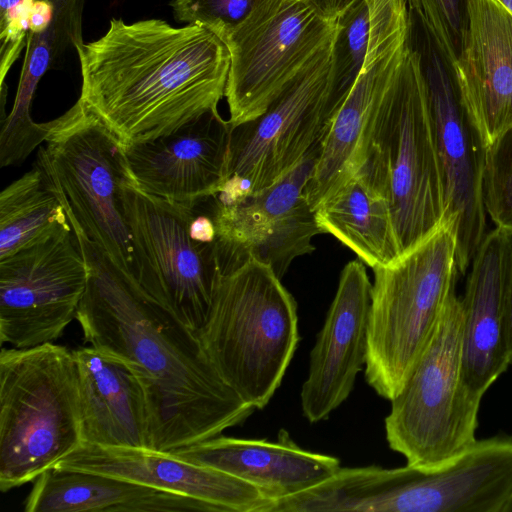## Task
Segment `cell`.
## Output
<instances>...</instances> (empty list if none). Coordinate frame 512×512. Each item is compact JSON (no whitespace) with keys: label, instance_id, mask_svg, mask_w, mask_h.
Masks as SVG:
<instances>
[{"label":"cell","instance_id":"cell-30","mask_svg":"<svg viewBox=\"0 0 512 512\" xmlns=\"http://www.w3.org/2000/svg\"><path fill=\"white\" fill-rule=\"evenodd\" d=\"M483 202L495 226L512 233V126L487 147Z\"/></svg>","mask_w":512,"mask_h":512},{"label":"cell","instance_id":"cell-29","mask_svg":"<svg viewBox=\"0 0 512 512\" xmlns=\"http://www.w3.org/2000/svg\"><path fill=\"white\" fill-rule=\"evenodd\" d=\"M423 31L452 67L457 62L468 28L469 0H408Z\"/></svg>","mask_w":512,"mask_h":512},{"label":"cell","instance_id":"cell-24","mask_svg":"<svg viewBox=\"0 0 512 512\" xmlns=\"http://www.w3.org/2000/svg\"><path fill=\"white\" fill-rule=\"evenodd\" d=\"M26 512H217L188 496L115 477L51 467L40 474L26 501Z\"/></svg>","mask_w":512,"mask_h":512},{"label":"cell","instance_id":"cell-10","mask_svg":"<svg viewBox=\"0 0 512 512\" xmlns=\"http://www.w3.org/2000/svg\"><path fill=\"white\" fill-rule=\"evenodd\" d=\"M333 43L262 115L232 127L219 195L264 189L321 146L343 103L334 89Z\"/></svg>","mask_w":512,"mask_h":512},{"label":"cell","instance_id":"cell-7","mask_svg":"<svg viewBox=\"0 0 512 512\" xmlns=\"http://www.w3.org/2000/svg\"><path fill=\"white\" fill-rule=\"evenodd\" d=\"M44 143L36 161L52 178L71 226L133 274V245L122 201L124 183L132 176L120 138L78 99L49 121Z\"/></svg>","mask_w":512,"mask_h":512},{"label":"cell","instance_id":"cell-17","mask_svg":"<svg viewBox=\"0 0 512 512\" xmlns=\"http://www.w3.org/2000/svg\"><path fill=\"white\" fill-rule=\"evenodd\" d=\"M231 129L214 110L171 134L124 145L131 176L150 195L194 207L227 181Z\"/></svg>","mask_w":512,"mask_h":512},{"label":"cell","instance_id":"cell-4","mask_svg":"<svg viewBox=\"0 0 512 512\" xmlns=\"http://www.w3.org/2000/svg\"><path fill=\"white\" fill-rule=\"evenodd\" d=\"M197 333L222 379L246 403L263 409L298 345L297 304L274 270L250 257L220 266Z\"/></svg>","mask_w":512,"mask_h":512},{"label":"cell","instance_id":"cell-9","mask_svg":"<svg viewBox=\"0 0 512 512\" xmlns=\"http://www.w3.org/2000/svg\"><path fill=\"white\" fill-rule=\"evenodd\" d=\"M338 21L298 0H260L237 25L218 31L228 48L225 89L232 127L262 115L333 43Z\"/></svg>","mask_w":512,"mask_h":512},{"label":"cell","instance_id":"cell-5","mask_svg":"<svg viewBox=\"0 0 512 512\" xmlns=\"http://www.w3.org/2000/svg\"><path fill=\"white\" fill-rule=\"evenodd\" d=\"M83 443L73 350L52 343L0 352V490L34 481Z\"/></svg>","mask_w":512,"mask_h":512},{"label":"cell","instance_id":"cell-12","mask_svg":"<svg viewBox=\"0 0 512 512\" xmlns=\"http://www.w3.org/2000/svg\"><path fill=\"white\" fill-rule=\"evenodd\" d=\"M319 150L264 189L204 201L215 226L221 266L251 257L269 265L281 279L296 258L315 250L312 239L323 231L306 187Z\"/></svg>","mask_w":512,"mask_h":512},{"label":"cell","instance_id":"cell-25","mask_svg":"<svg viewBox=\"0 0 512 512\" xmlns=\"http://www.w3.org/2000/svg\"><path fill=\"white\" fill-rule=\"evenodd\" d=\"M317 223L372 269L400 257L391 211L385 198L356 173L315 209Z\"/></svg>","mask_w":512,"mask_h":512},{"label":"cell","instance_id":"cell-27","mask_svg":"<svg viewBox=\"0 0 512 512\" xmlns=\"http://www.w3.org/2000/svg\"><path fill=\"white\" fill-rule=\"evenodd\" d=\"M48 29L28 32L27 52L15 101L1 126L0 162L4 166L21 164L48 135V123L35 122L30 105L36 86L50 61Z\"/></svg>","mask_w":512,"mask_h":512},{"label":"cell","instance_id":"cell-35","mask_svg":"<svg viewBox=\"0 0 512 512\" xmlns=\"http://www.w3.org/2000/svg\"><path fill=\"white\" fill-rule=\"evenodd\" d=\"M53 5L49 0H36L30 15L29 32L41 33L46 31L52 21Z\"/></svg>","mask_w":512,"mask_h":512},{"label":"cell","instance_id":"cell-37","mask_svg":"<svg viewBox=\"0 0 512 512\" xmlns=\"http://www.w3.org/2000/svg\"><path fill=\"white\" fill-rule=\"evenodd\" d=\"M503 512H512V493H511L506 505L503 508Z\"/></svg>","mask_w":512,"mask_h":512},{"label":"cell","instance_id":"cell-14","mask_svg":"<svg viewBox=\"0 0 512 512\" xmlns=\"http://www.w3.org/2000/svg\"><path fill=\"white\" fill-rule=\"evenodd\" d=\"M87 280L72 228L0 259L1 344L29 348L58 339L76 318Z\"/></svg>","mask_w":512,"mask_h":512},{"label":"cell","instance_id":"cell-15","mask_svg":"<svg viewBox=\"0 0 512 512\" xmlns=\"http://www.w3.org/2000/svg\"><path fill=\"white\" fill-rule=\"evenodd\" d=\"M366 57L350 92L322 140L306 197L313 210L357 171L362 135L371 111L397 74L410 44L407 0H368Z\"/></svg>","mask_w":512,"mask_h":512},{"label":"cell","instance_id":"cell-1","mask_svg":"<svg viewBox=\"0 0 512 512\" xmlns=\"http://www.w3.org/2000/svg\"><path fill=\"white\" fill-rule=\"evenodd\" d=\"M88 280L76 319L86 343L127 363L147 398L150 449L214 438L255 410L220 376L197 331L162 294L142 287L77 227Z\"/></svg>","mask_w":512,"mask_h":512},{"label":"cell","instance_id":"cell-21","mask_svg":"<svg viewBox=\"0 0 512 512\" xmlns=\"http://www.w3.org/2000/svg\"><path fill=\"white\" fill-rule=\"evenodd\" d=\"M169 453L242 479L274 503L320 484L341 468L338 458L302 449L285 430L277 441L218 435Z\"/></svg>","mask_w":512,"mask_h":512},{"label":"cell","instance_id":"cell-33","mask_svg":"<svg viewBox=\"0 0 512 512\" xmlns=\"http://www.w3.org/2000/svg\"><path fill=\"white\" fill-rule=\"evenodd\" d=\"M509 233L503 282V322L509 363L512 365V233Z\"/></svg>","mask_w":512,"mask_h":512},{"label":"cell","instance_id":"cell-20","mask_svg":"<svg viewBox=\"0 0 512 512\" xmlns=\"http://www.w3.org/2000/svg\"><path fill=\"white\" fill-rule=\"evenodd\" d=\"M468 16L451 70L488 147L512 126V14L497 0H469Z\"/></svg>","mask_w":512,"mask_h":512},{"label":"cell","instance_id":"cell-34","mask_svg":"<svg viewBox=\"0 0 512 512\" xmlns=\"http://www.w3.org/2000/svg\"><path fill=\"white\" fill-rule=\"evenodd\" d=\"M328 21H338L359 0H298Z\"/></svg>","mask_w":512,"mask_h":512},{"label":"cell","instance_id":"cell-18","mask_svg":"<svg viewBox=\"0 0 512 512\" xmlns=\"http://www.w3.org/2000/svg\"><path fill=\"white\" fill-rule=\"evenodd\" d=\"M371 289L361 260L344 266L300 392L302 412L310 423L327 419L349 397L366 364Z\"/></svg>","mask_w":512,"mask_h":512},{"label":"cell","instance_id":"cell-26","mask_svg":"<svg viewBox=\"0 0 512 512\" xmlns=\"http://www.w3.org/2000/svg\"><path fill=\"white\" fill-rule=\"evenodd\" d=\"M71 228L52 178L37 161L1 191L0 259Z\"/></svg>","mask_w":512,"mask_h":512},{"label":"cell","instance_id":"cell-2","mask_svg":"<svg viewBox=\"0 0 512 512\" xmlns=\"http://www.w3.org/2000/svg\"><path fill=\"white\" fill-rule=\"evenodd\" d=\"M81 69L79 99L124 145L151 141L218 110L230 56L200 23L114 18L105 34L73 41Z\"/></svg>","mask_w":512,"mask_h":512},{"label":"cell","instance_id":"cell-16","mask_svg":"<svg viewBox=\"0 0 512 512\" xmlns=\"http://www.w3.org/2000/svg\"><path fill=\"white\" fill-rule=\"evenodd\" d=\"M512 493V434L476 440L432 469H384L374 503L380 512H503Z\"/></svg>","mask_w":512,"mask_h":512},{"label":"cell","instance_id":"cell-6","mask_svg":"<svg viewBox=\"0 0 512 512\" xmlns=\"http://www.w3.org/2000/svg\"><path fill=\"white\" fill-rule=\"evenodd\" d=\"M365 378L391 401L426 348L460 274L454 227L443 222L416 247L373 269Z\"/></svg>","mask_w":512,"mask_h":512},{"label":"cell","instance_id":"cell-19","mask_svg":"<svg viewBox=\"0 0 512 512\" xmlns=\"http://www.w3.org/2000/svg\"><path fill=\"white\" fill-rule=\"evenodd\" d=\"M53 467L87 471L203 501L217 512H270L274 501L256 486L150 448L82 443Z\"/></svg>","mask_w":512,"mask_h":512},{"label":"cell","instance_id":"cell-11","mask_svg":"<svg viewBox=\"0 0 512 512\" xmlns=\"http://www.w3.org/2000/svg\"><path fill=\"white\" fill-rule=\"evenodd\" d=\"M122 201L138 283L163 294L198 331L207 318L220 271L216 239L192 234L194 207L150 195L132 177L124 183Z\"/></svg>","mask_w":512,"mask_h":512},{"label":"cell","instance_id":"cell-31","mask_svg":"<svg viewBox=\"0 0 512 512\" xmlns=\"http://www.w3.org/2000/svg\"><path fill=\"white\" fill-rule=\"evenodd\" d=\"M260 0H173L175 19L200 23L214 33L241 22Z\"/></svg>","mask_w":512,"mask_h":512},{"label":"cell","instance_id":"cell-28","mask_svg":"<svg viewBox=\"0 0 512 512\" xmlns=\"http://www.w3.org/2000/svg\"><path fill=\"white\" fill-rule=\"evenodd\" d=\"M370 32L368 0H359L339 20L333 43V80L344 102L363 66Z\"/></svg>","mask_w":512,"mask_h":512},{"label":"cell","instance_id":"cell-8","mask_svg":"<svg viewBox=\"0 0 512 512\" xmlns=\"http://www.w3.org/2000/svg\"><path fill=\"white\" fill-rule=\"evenodd\" d=\"M463 308L456 289L385 418L389 447L407 465L432 469L459 456L477 439L481 400L462 380Z\"/></svg>","mask_w":512,"mask_h":512},{"label":"cell","instance_id":"cell-3","mask_svg":"<svg viewBox=\"0 0 512 512\" xmlns=\"http://www.w3.org/2000/svg\"><path fill=\"white\" fill-rule=\"evenodd\" d=\"M387 201L400 256L442 223L443 190L421 53L409 44L366 123L357 171Z\"/></svg>","mask_w":512,"mask_h":512},{"label":"cell","instance_id":"cell-23","mask_svg":"<svg viewBox=\"0 0 512 512\" xmlns=\"http://www.w3.org/2000/svg\"><path fill=\"white\" fill-rule=\"evenodd\" d=\"M79 377L83 443L150 448L144 388L124 361L88 346L73 350Z\"/></svg>","mask_w":512,"mask_h":512},{"label":"cell","instance_id":"cell-32","mask_svg":"<svg viewBox=\"0 0 512 512\" xmlns=\"http://www.w3.org/2000/svg\"><path fill=\"white\" fill-rule=\"evenodd\" d=\"M36 0H0V80H4L25 45Z\"/></svg>","mask_w":512,"mask_h":512},{"label":"cell","instance_id":"cell-13","mask_svg":"<svg viewBox=\"0 0 512 512\" xmlns=\"http://www.w3.org/2000/svg\"><path fill=\"white\" fill-rule=\"evenodd\" d=\"M423 72L431 129L442 181L443 222L453 225L457 263L464 274L485 236L483 178L487 145L469 114L447 61L426 32Z\"/></svg>","mask_w":512,"mask_h":512},{"label":"cell","instance_id":"cell-36","mask_svg":"<svg viewBox=\"0 0 512 512\" xmlns=\"http://www.w3.org/2000/svg\"><path fill=\"white\" fill-rule=\"evenodd\" d=\"M512 14V0H497Z\"/></svg>","mask_w":512,"mask_h":512},{"label":"cell","instance_id":"cell-22","mask_svg":"<svg viewBox=\"0 0 512 512\" xmlns=\"http://www.w3.org/2000/svg\"><path fill=\"white\" fill-rule=\"evenodd\" d=\"M509 233L496 227L472 260L461 298L462 380L479 400L510 365L503 322V282Z\"/></svg>","mask_w":512,"mask_h":512}]
</instances>
